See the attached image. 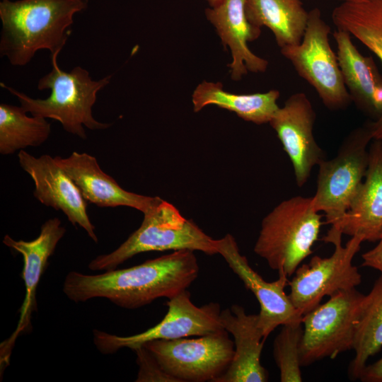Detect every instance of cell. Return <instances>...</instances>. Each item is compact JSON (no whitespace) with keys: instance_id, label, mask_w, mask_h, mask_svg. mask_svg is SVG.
I'll list each match as a JSON object with an SVG mask.
<instances>
[{"instance_id":"28","label":"cell","mask_w":382,"mask_h":382,"mask_svg":"<svg viewBox=\"0 0 382 382\" xmlns=\"http://www.w3.org/2000/svg\"><path fill=\"white\" fill-rule=\"evenodd\" d=\"M364 267L374 268L381 273L382 277V233L378 243L371 250L364 253L362 256Z\"/></svg>"},{"instance_id":"14","label":"cell","mask_w":382,"mask_h":382,"mask_svg":"<svg viewBox=\"0 0 382 382\" xmlns=\"http://www.w3.org/2000/svg\"><path fill=\"white\" fill-rule=\"evenodd\" d=\"M21 167L35 183L34 197L42 204L61 210L74 226L83 228L96 243L98 237L86 210V201L64 169L50 155L38 158L20 150Z\"/></svg>"},{"instance_id":"18","label":"cell","mask_w":382,"mask_h":382,"mask_svg":"<svg viewBox=\"0 0 382 382\" xmlns=\"http://www.w3.org/2000/svg\"><path fill=\"white\" fill-rule=\"evenodd\" d=\"M245 1L224 0L205 10L207 20L215 27L223 45L231 50L232 62L228 66L234 81L240 80L248 71L265 72L268 66L266 59L255 55L248 46V42L260 36L261 29L248 21Z\"/></svg>"},{"instance_id":"6","label":"cell","mask_w":382,"mask_h":382,"mask_svg":"<svg viewBox=\"0 0 382 382\" xmlns=\"http://www.w3.org/2000/svg\"><path fill=\"white\" fill-rule=\"evenodd\" d=\"M373 140L372 121L353 129L344 139L337 155L318 163L315 209L323 212L325 223L340 231V224L362 183L369 164V144Z\"/></svg>"},{"instance_id":"21","label":"cell","mask_w":382,"mask_h":382,"mask_svg":"<svg viewBox=\"0 0 382 382\" xmlns=\"http://www.w3.org/2000/svg\"><path fill=\"white\" fill-rule=\"evenodd\" d=\"M245 11L253 25L272 30L280 48L301 42L308 18L301 0H246Z\"/></svg>"},{"instance_id":"3","label":"cell","mask_w":382,"mask_h":382,"mask_svg":"<svg viewBox=\"0 0 382 382\" xmlns=\"http://www.w3.org/2000/svg\"><path fill=\"white\" fill-rule=\"evenodd\" d=\"M57 56L58 54L51 55L52 70L37 83L39 90L51 91L48 98H32L4 83H1V86L16 96L27 112L57 120L65 131L83 139H86L84 127L91 130L110 127L111 124L98 122L93 117L92 108L98 92L110 83L112 76L94 81L89 72L81 66L64 71L57 64Z\"/></svg>"},{"instance_id":"16","label":"cell","mask_w":382,"mask_h":382,"mask_svg":"<svg viewBox=\"0 0 382 382\" xmlns=\"http://www.w3.org/2000/svg\"><path fill=\"white\" fill-rule=\"evenodd\" d=\"M54 159L76 184L84 199L100 207L125 206L144 214L163 199L124 190L101 170L96 158L87 153L74 151L66 158L56 156Z\"/></svg>"},{"instance_id":"24","label":"cell","mask_w":382,"mask_h":382,"mask_svg":"<svg viewBox=\"0 0 382 382\" xmlns=\"http://www.w3.org/2000/svg\"><path fill=\"white\" fill-rule=\"evenodd\" d=\"M382 347V277L362 301L355 325L352 349L355 354L349 366L351 378L358 379L368 359Z\"/></svg>"},{"instance_id":"22","label":"cell","mask_w":382,"mask_h":382,"mask_svg":"<svg viewBox=\"0 0 382 382\" xmlns=\"http://www.w3.org/2000/svg\"><path fill=\"white\" fill-rule=\"evenodd\" d=\"M279 97L277 90L239 95L224 91L220 82L203 81L196 87L192 98L195 112L214 105L235 112L245 121L262 125L269 123L279 108Z\"/></svg>"},{"instance_id":"13","label":"cell","mask_w":382,"mask_h":382,"mask_svg":"<svg viewBox=\"0 0 382 382\" xmlns=\"http://www.w3.org/2000/svg\"><path fill=\"white\" fill-rule=\"evenodd\" d=\"M316 115L303 93L292 94L269 122L288 155L298 187L309 178L312 169L325 158L313 136Z\"/></svg>"},{"instance_id":"15","label":"cell","mask_w":382,"mask_h":382,"mask_svg":"<svg viewBox=\"0 0 382 382\" xmlns=\"http://www.w3.org/2000/svg\"><path fill=\"white\" fill-rule=\"evenodd\" d=\"M66 233L61 221L57 218L47 220L40 228L39 236L30 241H16L6 235L3 243L21 253L23 257L22 279L25 286V296L20 308V319L13 333L1 345V366L8 365L16 338L31 326L32 313L37 310L36 289L47 265L49 257Z\"/></svg>"},{"instance_id":"26","label":"cell","mask_w":382,"mask_h":382,"mask_svg":"<svg viewBox=\"0 0 382 382\" xmlns=\"http://www.w3.org/2000/svg\"><path fill=\"white\" fill-rule=\"evenodd\" d=\"M274 339L273 355L282 382L302 381L300 345L303 335L302 322L282 325Z\"/></svg>"},{"instance_id":"19","label":"cell","mask_w":382,"mask_h":382,"mask_svg":"<svg viewBox=\"0 0 382 382\" xmlns=\"http://www.w3.org/2000/svg\"><path fill=\"white\" fill-rule=\"evenodd\" d=\"M333 37L339 66L352 102L374 121L378 120L382 114V76L373 58L359 52L348 32L337 29Z\"/></svg>"},{"instance_id":"32","label":"cell","mask_w":382,"mask_h":382,"mask_svg":"<svg viewBox=\"0 0 382 382\" xmlns=\"http://www.w3.org/2000/svg\"><path fill=\"white\" fill-rule=\"evenodd\" d=\"M382 140V139H381Z\"/></svg>"},{"instance_id":"17","label":"cell","mask_w":382,"mask_h":382,"mask_svg":"<svg viewBox=\"0 0 382 382\" xmlns=\"http://www.w3.org/2000/svg\"><path fill=\"white\" fill-rule=\"evenodd\" d=\"M222 327L234 339V354L227 371L216 382H265L268 373L260 363L265 342L257 314H247L238 304L221 311Z\"/></svg>"},{"instance_id":"10","label":"cell","mask_w":382,"mask_h":382,"mask_svg":"<svg viewBox=\"0 0 382 382\" xmlns=\"http://www.w3.org/2000/svg\"><path fill=\"white\" fill-rule=\"evenodd\" d=\"M228 333L223 329L196 338L156 340L143 345L178 382H216L234 354Z\"/></svg>"},{"instance_id":"5","label":"cell","mask_w":382,"mask_h":382,"mask_svg":"<svg viewBox=\"0 0 382 382\" xmlns=\"http://www.w3.org/2000/svg\"><path fill=\"white\" fill-rule=\"evenodd\" d=\"M216 242L192 220L183 217L173 204L162 199L144 214L139 228L123 243L110 253L97 256L88 268L115 270L134 255L149 251L190 250L213 255L218 254Z\"/></svg>"},{"instance_id":"25","label":"cell","mask_w":382,"mask_h":382,"mask_svg":"<svg viewBox=\"0 0 382 382\" xmlns=\"http://www.w3.org/2000/svg\"><path fill=\"white\" fill-rule=\"evenodd\" d=\"M22 106L0 104V153L8 155L28 146H39L49 137L46 118L28 117Z\"/></svg>"},{"instance_id":"30","label":"cell","mask_w":382,"mask_h":382,"mask_svg":"<svg viewBox=\"0 0 382 382\" xmlns=\"http://www.w3.org/2000/svg\"><path fill=\"white\" fill-rule=\"evenodd\" d=\"M205 1H207V3L209 4V5L211 7H212V6H216L217 4H220L224 0H205Z\"/></svg>"},{"instance_id":"11","label":"cell","mask_w":382,"mask_h":382,"mask_svg":"<svg viewBox=\"0 0 382 382\" xmlns=\"http://www.w3.org/2000/svg\"><path fill=\"white\" fill-rule=\"evenodd\" d=\"M168 311L163 320L146 331L119 336L98 330H93V342L103 354H112L120 349H134L146 342L156 340H175L191 336H202L224 329L219 320L218 303L195 306L186 289L166 302Z\"/></svg>"},{"instance_id":"8","label":"cell","mask_w":382,"mask_h":382,"mask_svg":"<svg viewBox=\"0 0 382 382\" xmlns=\"http://www.w3.org/2000/svg\"><path fill=\"white\" fill-rule=\"evenodd\" d=\"M330 30L320 9L314 8L308 12L301 42L280 49L297 74L316 90L324 105L331 110H339L345 109L352 100L337 54L330 44Z\"/></svg>"},{"instance_id":"31","label":"cell","mask_w":382,"mask_h":382,"mask_svg":"<svg viewBox=\"0 0 382 382\" xmlns=\"http://www.w3.org/2000/svg\"><path fill=\"white\" fill-rule=\"evenodd\" d=\"M342 2H354V1H360L364 0H340Z\"/></svg>"},{"instance_id":"4","label":"cell","mask_w":382,"mask_h":382,"mask_svg":"<svg viewBox=\"0 0 382 382\" xmlns=\"http://www.w3.org/2000/svg\"><path fill=\"white\" fill-rule=\"evenodd\" d=\"M321 217L312 197L299 195L281 202L262 219L254 252L270 268L291 277L312 254Z\"/></svg>"},{"instance_id":"2","label":"cell","mask_w":382,"mask_h":382,"mask_svg":"<svg viewBox=\"0 0 382 382\" xmlns=\"http://www.w3.org/2000/svg\"><path fill=\"white\" fill-rule=\"evenodd\" d=\"M88 0H1L0 54L13 66L26 65L40 50L59 54L74 16Z\"/></svg>"},{"instance_id":"23","label":"cell","mask_w":382,"mask_h":382,"mask_svg":"<svg viewBox=\"0 0 382 382\" xmlns=\"http://www.w3.org/2000/svg\"><path fill=\"white\" fill-rule=\"evenodd\" d=\"M337 29L348 32L382 64V0L342 2L332 13ZM373 139H382V114L372 121Z\"/></svg>"},{"instance_id":"12","label":"cell","mask_w":382,"mask_h":382,"mask_svg":"<svg viewBox=\"0 0 382 382\" xmlns=\"http://www.w3.org/2000/svg\"><path fill=\"white\" fill-rule=\"evenodd\" d=\"M216 241L218 254L259 302L258 325L265 340L279 325L301 322L302 316L284 291L289 282L284 273H278L279 277L274 282H266L250 267L246 257L241 254L231 234L227 233Z\"/></svg>"},{"instance_id":"29","label":"cell","mask_w":382,"mask_h":382,"mask_svg":"<svg viewBox=\"0 0 382 382\" xmlns=\"http://www.w3.org/2000/svg\"><path fill=\"white\" fill-rule=\"evenodd\" d=\"M359 379L364 382H382V357L374 364L366 365Z\"/></svg>"},{"instance_id":"7","label":"cell","mask_w":382,"mask_h":382,"mask_svg":"<svg viewBox=\"0 0 382 382\" xmlns=\"http://www.w3.org/2000/svg\"><path fill=\"white\" fill-rule=\"evenodd\" d=\"M342 235L330 228L323 241L334 245L333 253L328 257L313 256L308 264L299 266L288 282L289 298L302 316L318 306L324 296L354 289L361 282V275L352 260L364 238L359 235L351 236L343 246Z\"/></svg>"},{"instance_id":"27","label":"cell","mask_w":382,"mask_h":382,"mask_svg":"<svg viewBox=\"0 0 382 382\" xmlns=\"http://www.w3.org/2000/svg\"><path fill=\"white\" fill-rule=\"evenodd\" d=\"M137 354L139 371L137 382H178L167 374L156 359L144 345L134 349Z\"/></svg>"},{"instance_id":"20","label":"cell","mask_w":382,"mask_h":382,"mask_svg":"<svg viewBox=\"0 0 382 382\" xmlns=\"http://www.w3.org/2000/svg\"><path fill=\"white\" fill-rule=\"evenodd\" d=\"M369 153L364 179L340 228L342 234L376 242L382 233V140L374 139Z\"/></svg>"},{"instance_id":"1","label":"cell","mask_w":382,"mask_h":382,"mask_svg":"<svg viewBox=\"0 0 382 382\" xmlns=\"http://www.w3.org/2000/svg\"><path fill=\"white\" fill-rule=\"evenodd\" d=\"M199 265L193 250H180L126 269L86 274H67L63 291L72 301L105 298L115 305L134 309L186 290L197 279Z\"/></svg>"},{"instance_id":"9","label":"cell","mask_w":382,"mask_h":382,"mask_svg":"<svg viewBox=\"0 0 382 382\" xmlns=\"http://www.w3.org/2000/svg\"><path fill=\"white\" fill-rule=\"evenodd\" d=\"M356 288L338 291L302 316L301 366L334 359L352 349L355 325L364 297Z\"/></svg>"}]
</instances>
